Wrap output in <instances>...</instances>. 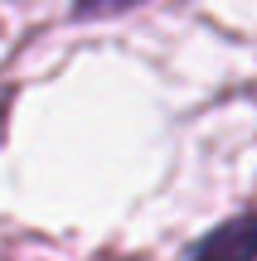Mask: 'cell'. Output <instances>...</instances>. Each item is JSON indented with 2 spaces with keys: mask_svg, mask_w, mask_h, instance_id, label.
Wrapping results in <instances>:
<instances>
[{
  "mask_svg": "<svg viewBox=\"0 0 257 261\" xmlns=\"http://www.w3.org/2000/svg\"><path fill=\"white\" fill-rule=\"evenodd\" d=\"M184 261H257V208H243V213L214 223L184 252Z\"/></svg>",
  "mask_w": 257,
  "mask_h": 261,
  "instance_id": "cell-1",
  "label": "cell"
},
{
  "mask_svg": "<svg viewBox=\"0 0 257 261\" xmlns=\"http://www.w3.org/2000/svg\"><path fill=\"white\" fill-rule=\"evenodd\" d=\"M131 5H78L73 19H112V15H126Z\"/></svg>",
  "mask_w": 257,
  "mask_h": 261,
  "instance_id": "cell-2",
  "label": "cell"
}]
</instances>
